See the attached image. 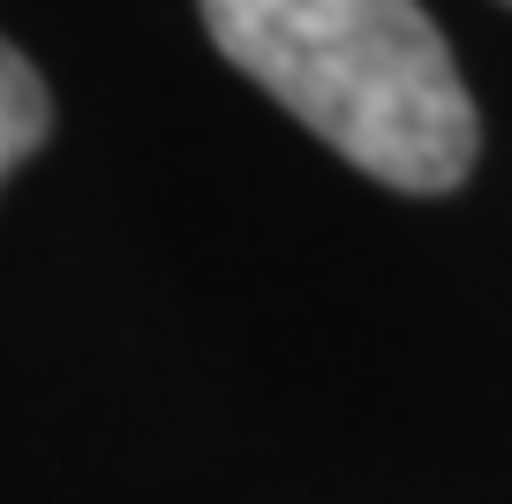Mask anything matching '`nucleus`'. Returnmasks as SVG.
<instances>
[{
  "label": "nucleus",
  "instance_id": "nucleus-1",
  "mask_svg": "<svg viewBox=\"0 0 512 504\" xmlns=\"http://www.w3.org/2000/svg\"><path fill=\"white\" fill-rule=\"evenodd\" d=\"M204 38L324 151L400 196H452L482 113L422 0H196Z\"/></svg>",
  "mask_w": 512,
  "mask_h": 504
},
{
  "label": "nucleus",
  "instance_id": "nucleus-2",
  "mask_svg": "<svg viewBox=\"0 0 512 504\" xmlns=\"http://www.w3.org/2000/svg\"><path fill=\"white\" fill-rule=\"evenodd\" d=\"M53 136V91L8 38H0V181Z\"/></svg>",
  "mask_w": 512,
  "mask_h": 504
},
{
  "label": "nucleus",
  "instance_id": "nucleus-3",
  "mask_svg": "<svg viewBox=\"0 0 512 504\" xmlns=\"http://www.w3.org/2000/svg\"><path fill=\"white\" fill-rule=\"evenodd\" d=\"M505 8H512V0H505Z\"/></svg>",
  "mask_w": 512,
  "mask_h": 504
}]
</instances>
